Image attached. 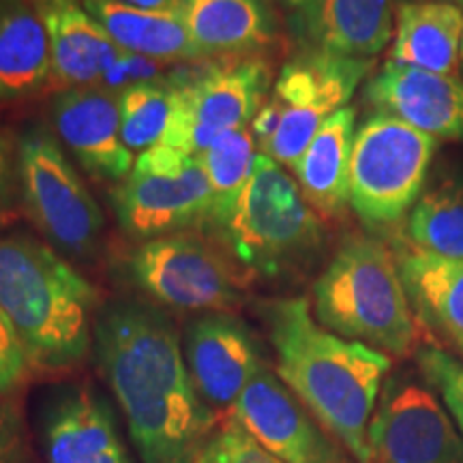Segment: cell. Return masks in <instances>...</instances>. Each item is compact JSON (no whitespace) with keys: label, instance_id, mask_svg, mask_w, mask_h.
I'll return each mask as SVG.
<instances>
[{"label":"cell","instance_id":"6da1fadb","mask_svg":"<svg viewBox=\"0 0 463 463\" xmlns=\"http://www.w3.org/2000/svg\"><path fill=\"white\" fill-rule=\"evenodd\" d=\"M92 345L142 461L194 463L215 416L195 391L170 317L146 300H112L97 314Z\"/></svg>","mask_w":463,"mask_h":463},{"label":"cell","instance_id":"7a4b0ae2","mask_svg":"<svg viewBox=\"0 0 463 463\" xmlns=\"http://www.w3.org/2000/svg\"><path fill=\"white\" fill-rule=\"evenodd\" d=\"M275 373L356 463H373L369 422L391 358L322 326L303 297L262 307Z\"/></svg>","mask_w":463,"mask_h":463},{"label":"cell","instance_id":"3957f363","mask_svg":"<svg viewBox=\"0 0 463 463\" xmlns=\"http://www.w3.org/2000/svg\"><path fill=\"white\" fill-rule=\"evenodd\" d=\"M0 309L34 367L69 369L90 352L97 289L31 236H0Z\"/></svg>","mask_w":463,"mask_h":463},{"label":"cell","instance_id":"277c9868","mask_svg":"<svg viewBox=\"0 0 463 463\" xmlns=\"http://www.w3.org/2000/svg\"><path fill=\"white\" fill-rule=\"evenodd\" d=\"M314 316L326 331L386 356H408L419 341V320L391 249L354 234L314 283Z\"/></svg>","mask_w":463,"mask_h":463},{"label":"cell","instance_id":"5b68a950","mask_svg":"<svg viewBox=\"0 0 463 463\" xmlns=\"http://www.w3.org/2000/svg\"><path fill=\"white\" fill-rule=\"evenodd\" d=\"M204 228L225 256L262 277H275L303 262L324 236L298 183L262 153L239 198Z\"/></svg>","mask_w":463,"mask_h":463},{"label":"cell","instance_id":"8992f818","mask_svg":"<svg viewBox=\"0 0 463 463\" xmlns=\"http://www.w3.org/2000/svg\"><path fill=\"white\" fill-rule=\"evenodd\" d=\"M372 65V58L311 48L289 58L251 123L262 155L294 172L320 127L347 106Z\"/></svg>","mask_w":463,"mask_h":463},{"label":"cell","instance_id":"52a82bcc","mask_svg":"<svg viewBox=\"0 0 463 463\" xmlns=\"http://www.w3.org/2000/svg\"><path fill=\"white\" fill-rule=\"evenodd\" d=\"M438 140L403 120L375 114L356 129L350 206L369 228L402 219L419 202Z\"/></svg>","mask_w":463,"mask_h":463},{"label":"cell","instance_id":"ba28073f","mask_svg":"<svg viewBox=\"0 0 463 463\" xmlns=\"http://www.w3.org/2000/svg\"><path fill=\"white\" fill-rule=\"evenodd\" d=\"M167 82L174 106L161 144L198 157L225 133L251 127L270 92V69L260 58H245L230 65L174 69Z\"/></svg>","mask_w":463,"mask_h":463},{"label":"cell","instance_id":"9c48e42d","mask_svg":"<svg viewBox=\"0 0 463 463\" xmlns=\"http://www.w3.org/2000/svg\"><path fill=\"white\" fill-rule=\"evenodd\" d=\"M118 225L136 241L204 228L213 191L198 157L157 144L133 164L109 194Z\"/></svg>","mask_w":463,"mask_h":463},{"label":"cell","instance_id":"30bf717a","mask_svg":"<svg viewBox=\"0 0 463 463\" xmlns=\"http://www.w3.org/2000/svg\"><path fill=\"white\" fill-rule=\"evenodd\" d=\"M22 198L33 223L52 245L75 260L95 253L103 213L61 144L43 127H31L17 144Z\"/></svg>","mask_w":463,"mask_h":463},{"label":"cell","instance_id":"8fae6325","mask_svg":"<svg viewBox=\"0 0 463 463\" xmlns=\"http://www.w3.org/2000/svg\"><path fill=\"white\" fill-rule=\"evenodd\" d=\"M133 286L157 305L178 311H230L241 286L230 258L204 239L170 234L144 241L127 260Z\"/></svg>","mask_w":463,"mask_h":463},{"label":"cell","instance_id":"7c38bea8","mask_svg":"<svg viewBox=\"0 0 463 463\" xmlns=\"http://www.w3.org/2000/svg\"><path fill=\"white\" fill-rule=\"evenodd\" d=\"M369 447L375 463H463V439L449 414L430 389L403 375L382 386Z\"/></svg>","mask_w":463,"mask_h":463},{"label":"cell","instance_id":"4fadbf2b","mask_svg":"<svg viewBox=\"0 0 463 463\" xmlns=\"http://www.w3.org/2000/svg\"><path fill=\"white\" fill-rule=\"evenodd\" d=\"M230 416L283 463H350L341 444L269 364L247 384Z\"/></svg>","mask_w":463,"mask_h":463},{"label":"cell","instance_id":"5bb4252c","mask_svg":"<svg viewBox=\"0 0 463 463\" xmlns=\"http://www.w3.org/2000/svg\"><path fill=\"white\" fill-rule=\"evenodd\" d=\"M184 361L208 408L232 410L264 358L247 324L230 311L195 317L184 333Z\"/></svg>","mask_w":463,"mask_h":463},{"label":"cell","instance_id":"9a60e30c","mask_svg":"<svg viewBox=\"0 0 463 463\" xmlns=\"http://www.w3.org/2000/svg\"><path fill=\"white\" fill-rule=\"evenodd\" d=\"M364 101L436 140H463V80L386 61L369 75Z\"/></svg>","mask_w":463,"mask_h":463},{"label":"cell","instance_id":"2e32d148","mask_svg":"<svg viewBox=\"0 0 463 463\" xmlns=\"http://www.w3.org/2000/svg\"><path fill=\"white\" fill-rule=\"evenodd\" d=\"M56 136L90 176L123 181L133 167V153L120 136L118 101L99 86L67 89L52 101Z\"/></svg>","mask_w":463,"mask_h":463},{"label":"cell","instance_id":"e0dca14e","mask_svg":"<svg viewBox=\"0 0 463 463\" xmlns=\"http://www.w3.org/2000/svg\"><path fill=\"white\" fill-rule=\"evenodd\" d=\"M395 0H307L292 28L305 48L373 58L392 39Z\"/></svg>","mask_w":463,"mask_h":463},{"label":"cell","instance_id":"ac0fdd59","mask_svg":"<svg viewBox=\"0 0 463 463\" xmlns=\"http://www.w3.org/2000/svg\"><path fill=\"white\" fill-rule=\"evenodd\" d=\"M50 37L52 80L65 89L99 86L120 56L109 34L80 0H33Z\"/></svg>","mask_w":463,"mask_h":463},{"label":"cell","instance_id":"d6986e66","mask_svg":"<svg viewBox=\"0 0 463 463\" xmlns=\"http://www.w3.org/2000/svg\"><path fill=\"white\" fill-rule=\"evenodd\" d=\"M176 14L204 56L253 54L277 37L266 0H178Z\"/></svg>","mask_w":463,"mask_h":463},{"label":"cell","instance_id":"ffe728a7","mask_svg":"<svg viewBox=\"0 0 463 463\" xmlns=\"http://www.w3.org/2000/svg\"><path fill=\"white\" fill-rule=\"evenodd\" d=\"M463 45V11L449 0H405L397 7L389 61L457 75Z\"/></svg>","mask_w":463,"mask_h":463},{"label":"cell","instance_id":"44dd1931","mask_svg":"<svg viewBox=\"0 0 463 463\" xmlns=\"http://www.w3.org/2000/svg\"><path fill=\"white\" fill-rule=\"evenodd\" d=\"M395 260L416 320L430 324L463 354V260L410 245L399 249Z\"/></svg>","mask_w":463,"mask_h":463},{"label":"cell","instance_id":"7402d4cb","mask_svg":"<svg viewBox=\"0 0 463 463\" xmlns=\"http://www.w3.org/2000/svg\"><path fill=\"white\" fill-rule=\"evenodd\" d=\"M356 137V109L345 106L320 127L294 167L297 183L316 213L341 217L350 206V164Z\"/></svg>","mask_w":463,"mask_h":463},{"label":"cell","instance_id":"603a6c76","mask_svg":"<svg viewBox=\"0 0 463 463\" xmlns=\"http://www.w3.org/2000/svg\"><path fill=\"white\" fill-rule=\"evenodd\" d=\"M82 5L123 52L153 58L164 65L206 58L174 11L137 9L120 0H82Z\"/></svg>","mask_w":463,"mask_h":463},{"label":"cell","instance_id":"cb8c5ba5","mask_svg":"<svg viewBox=\"0 0 463 463\" xmlns=\"http://www.w3.org/2000/svg\"><path fill=\"white\" fill-rule=\"evenodd\" d=\"M52 80L50 37L33 0H0V101H17Z\"/></svg>","mask_w":463,"mask_h":463},{"label":"cell","instance_id":"d4e9b609","mask_svg":"<svg viewBox=\"0 0 463 463\" xmlns=\"http://www.w3.org/2000/svg\"><path fill=\"white\" fill-rule=\"evenodd\" d=\"M116 444L120 439L112 410L90 391L69 392L48 414V463H90Z\"/></svg>","mask_w":463,"mask_h":463},{"label":"cell","instance_id":"484cf974","mask_svg":"<svg viewBox=\"0 0 463 463\" xmlns=\"http://www.w3.org/2000/svg\"><path fill=\"white\" fill-rule=\"evenodd\" d=\"M410 247L431 256L463 260V183L442 181L422 194L410 213Z\"/></svg>","mask_w":463,"mask_h":463},{"label":"cell","instance_id":"4316f807","mask_svg":"<svg viewBox=\"0 0 463 463\" xmlns=\"http://www.w3.org/2000/svg\"><path fill=\"white\" fill-rule=\"evenodd\" d=\"M256 148L258 144L251 133V127H245V129L225 133L217 142H213L204 153L198 155V161L204 167L208 184H211L213 191V208L206 223L228 211L232 202L239 198L242 187L249 183L253 170H256Z\"/></svg>","mask_w":463,"mask_h":463},{"label":"cell","instance_id":"83f0119b","mask_svg":"<svg viewBox=\"0 0 463 463\" xmlns=\"http://www.w3.org/2000/svg\"><path fill=\"white\" fill-rule=\"evenodd\" d=\"M120 112V136L131 153H146L164 142L172 118L174 90L165 80L131 86L116 95Z\"/></svg>","mask_w":463,"mask_h":463},{"label":"cell","instance_id":"f1b7e54d","mask_svg":"<svg viewBox=\"0 0 463 463\" xmlns=\"http://www.w3.org/2000/svg\"><path fill=\"white\" fill-rule=\"evenodd\" d=\"M194 463H283L269 453L241 422L228 416L222 427L208 436Z\"/></svg>","mask_w":463,"mask_h":463},{"label":"cell","instance_id":"f546056e","mask_svg":"<svg viewBox=\"0 0 463 463\" xmlns=\"http://www.w3.org/2000/svg\"><path fill=\"white\" fill-rule=\"evenodd\" d=\"M416 363L422 378L442 395L450 416L463 433V364L438 347H422L416 352Z\"/></svg>","mask_w":463,"mask_h":463},{"label":"cell","instance_id":"4dcf8cb0","mask_svg":"<svg viewBox=\"0 0 463 463\" xmlns=\"http://www.w3.org/2000/svg\"><path fill=\"white\" fill-rule=\"evenodd\" d=\"M167 65L153 58L131 54V52H120V56L112 62V67L103 73L99 89L120 95V92L137 84L161 82L167 78Z\"/></svg>","mask_w":463,"mask_h":463},{"label":"cell","instance_id":"1f68e13d","mask_svg":"<svg viewBox=\"0 0 463 463\" xmlns=\"http://www.w3.org/2000/svg\"><path fill=\"white\" fill-rule=\"evenodd\" d=\"M28 361L24 345L17 337L14 324L0 309V397H7L26 380Z\"/></svg>","mask_w":463,"mask_h":463},{"label":"cell","instance_id":"d6a6232c","mask_svg":"<svg viewBox=\"0 0 463 463\" xmlns=\"http://www.w3.org/2000/svg\"><path fill=\"white\" fill-rule=\"evenodd\" d=\"M0 463H26L20 414L5 397H0Z\"/></svg>","mask_w":463,"mask_h":463},{"label":"cell","instance_id":"836d02e7","mask_svg":"<svg viewBox=\"0 0 463 463\" xmlns=\"http://www.w3.org/2000/svg\"><path fill=\"white\" fill-rule=\"evenodd\" d=\"M120 3L146 11H174L176 14L178 9V0H120Z\"/></svg>","mask_w":463,"mask_h":463},{"label":"cell","instance_id":"e575fe53","mask_svg":"<svg viewBox=\"0 0 463 463\" xmlns=\"http://www.w3.org/2000/svg\"><path fill=\"white\" fill-rule=\"evenodd\" d=\"M90 463H131V461L123 444H116L114 449L106 450V453L97 457V459H92Z\"/></svg>","mask_w":463,"mask_h":463},{"label":"cell","instance_id":"d590c367","mask_svg":"<svg viewBox=\"0 0 463 463\" xmlns=\"http://www.w3.org/2000/svg\"><path fill=\"white\" fill-rule=\"evenodd\" d=\"M5 187H7V150H5V142L0 137V200H3Z\"/></svg>","mask_w":463,"mask_h":463},{"label":"cell","instance_id":"8d00e7d4","mask_svg":"<svg viewBox=\"0 0 463 463\" xmlns=\"http://www.w3.org/2000/svg\"><path fill=\"white\" fill-rule=\"evenodd\" d=\"M273 3H277V5H281V7H288V9L297 11V9H300V7H303V5L307 3V0H273Z\"/></svg>","mask_w":463,"mask_h":463},{"label":"cell","instance_id":"74e56055","mask_svg":"<svg viewBox=\"0 0 463 463\" xmlns=\"http://www.w3.org/2000/svg\"><path fill=\"white\" fill-rule=\"evenodd\" d=\"M455 3H457V7H459V9L463 11V0H455Z\"/></svg>","mask_w":463,"mask_h":463},{"label":"cell","instance_id":"f35d334b","mask_svg":"<svg viewBox=\"0 0 463 463\" xmlns=\"http://www.w3.org/2000/svg\"><path fill=\"white\" fill-rule=\"evenodd\" d=\"M461 75H463V61H461Z\"/></svg>","mask_w":463,"mask_h":463},{"label":"cell","instance_id":"ab89813d","mask_svg":"<svg viewBox=\"0 0 463 463\" xmlns=\"http://www.w3.org/2000/svg\"><path fill=\"white\" fill-rule=\"evenodd\" d=\"M461 56H463V45H461Z\"/></svg>","mask_w":463,"mask_h":463}]
</instances>
